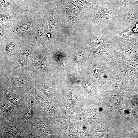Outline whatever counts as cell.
<instances>
[{
  "label": "cell",
  "mask_w": 138,
  "mask_h": 138,
  "mask_svg": "<svg viewBox=\"0 0 138 138\" xmlns=\"http://www.w3.org/2000/svg\"><path fill=\"white\" fill-rule=\"evenodd\" d=\"M134 25L129 26L122 30L116 32L113 35L116 37L126 38L137 37L138 35L134 32L133 30Z\"/></svg>",
  "instance_id": "cell-5"
},
{
  "label": "cell",
  "mask_w": 138,
  "mask_h": 138,
  "mask_svg": "<svg viewBox=\"0 0 138 138\" xmlns=\"http://www.w3.org/2000/svg\"><path fill=\"white\" fill-rule=\"evenodd\" d=\"M72 2L80 7L89 9L94 6H98L96 3H93L84 0H70Z\"/></svg>",
  "instance_id": "cell-7"
},
{
  "label": "cell",
  "mask_w": 138,
  "mask_h": 138,
  "mask_svg": "<svg viewBox=\"0 0 138 138\" xmlns=\"http://www.w3.org/2000/svg\"><path fill=\"white\" fill-rule=\"evenodd\" d=\"M55 26V21L53 10L51 9L50 12L49 20V27L50 32H53Z\"/></svg>",
  "instance_id": "cell-9"
},
{
  "label": "cell",
  "mask_w": 138,
  "mask_h": 138,
  "mask_svg": "<svg viewBox=\"0 0 138 138\" xmlns=\"http://www.w3.org/2000/svg\"><path fill=\"white\" fill-rule=\"evenodd\" d=\"M66 16V24L68 26H71L78 24L86 19H88V16H82L77 13L66 8H65Z\"/></svg>",
  "instance_id": "cell-4"
},
{
  "label": "cell",
  "mask_w": 138,
  "mask_h": 138,
  "mask_svg": "<svg viewBox=\"0 0 138 138\" xmlns=\"http://www.w3.org/2000/svg\"><path fill=\"white\" fill-rule=\"evenodd\" d=\"M96 31L93 30L89 34L88 44L91 46H97L103 43L114 42L112 39L105 38Z\"/></svg>",
  "instance_id": "cell-3"
},
{
  "label": "cell",
  "mask_w": 138,
  "mask_h": 138,
  "mask_svg": "<svg viewBox=\"0 0 138 138\" xmlns=\"http://www.w3.org/2000/svg\"><path fill=\"white\" fill-rule=\"evenodd\" d=\"M122 23L124 29L138 22V6H130L121 10Z\"/></svg>",
  "instance_id": "cell-2"
},
{
  "label": "cell",
  "mask_w": 138,
  "mask_h": 138,
  "mask_svg": "<svg viewBox=\"0 0 138 138\" xmlns=\"http://www.w3.org/2000/svg\"><path fill=\"white\" fill-rule=\"evenodd\" d=\"M1 107L3 110L7 111H11L12 110V107L7 103H3L2 104Z\"/></svg>",
  "instance_id": "cell-14"
},
{
  "label": "cell",
  "mask_w": 138,
  "mask_h": 138,
  "mask_svg": "<svg viewBox=\"0 0 138 138\" xmlns=\"http://www.w3.org/2000/svg\"><path fill=\"white\" fill-rule=\"evenodd\" d=\"M28 52L26 51L23 52L21 54L19 58V61L21 63H23L26 62L28 57Z\"/></svg>",
  "instance_id": "cell-12"
},
{
  "label": "cell",
  "mask_w": 138,
  "mask_h": 138,
  "mask_svg": "<svg viewBox=\"0 0 138 138\" xmlns=\"http://www.w3.org/2000/svg\"><path fill=\"white\" fill-rule=\"evenodd\" d=\"M16 16L15 14L9 13L0 14V26H3L6 22Z\"/></svg>",
  "instance_id": "cell-8"
},
{
  "label": "cell",
  "mask_w": 138,
  "mask_h": 138,
  "mask_svg": "<svg viewBox=\"0 0 138 138\" xmlns=\"http://www.w3.org/2000/svg\"><path fill=\"white\" fill-rule=\"evenodd\" d=\"M88 15L89 18L97 25L106 34L113 35L124 29L122 23L121 10L109 6H97Z\"/></svg>",
  "instance_id": "cell-1"
},
{
  "label": "cell",
  "mask_w": 138,
  "mask_h": 138,
  "mask_svg": "<svg viewBox=\"0 0 138 138\" xmlns=\"http://www.w3.org/2000/svg\"><path fill=\"white\" fill-rule=\"evenodd\" d=\"M31 22H29L22 23L16 27V30L19 33L21 34L25 33L28 30L31 25Z\"/></svg>",
  "instance_id": "cell-10"
},
{
  "label": "cell",
  "mask_w": 138,
  "mask_h": 138,
  "mask_svg": "<svg viewBox=\"0 0 138 138\" xmlns=\"http://www.w3.org/2000/svg\"><path fill=\"white\" fill-rule=\"evenodd\" d=\"M15 46L13 43H10L8 44L6 47L7 50L8 51H13L15 49Z\"/></svg>",
  "instance_id": "cell-15"
},
{
  "label": "cell",
  "mask_w": 138,
  "mask_h": 138,
  "mask_svg": "<svg viewBox=\"0 0 138 138\" xmlns=\"http://www.w3.org/2000/svg\"><path fill=\"white\" fill-rule=\"evenodd\" d=\"M3 96L18 106L21 104L20 98L17 96L13 94L5 91L2 93Z\"/></svg>",
  "instance_id": "cell-6"
},
{
  "label": "cell",
  "mask_w": 138,
  "mask_h": 138,
  "mask_svg": "<svg viewBox=\"0 0 138 138\" xmlns=\"http://www.w3.org/2000/svg\"><path fill=\"white\" fill-rule=\"evenodd\" d=\"M3 26H0V39H1L4 35V27Z\"/></svg>",
  "instance_id": "cell-17"
},
{
  "label": "cell",
  "mask_w": 138,
  "mask_h": 138,
  "mask_svg": "<svg viewBox=\"0 0 138 138\" xmlns=\"http://www.w3.org/2000/svg\"><path fill=\"white\" fill-rule=\"evenodd\" d=\"M31 110L30 109H28L25 111L24 114V116L25 119H28L29 118L30 116Z\"/></svg>",
  "instance_id": "cell-16"
},
{
  "label": "cell",
  "mask_w": 138,
  "mask_h": 138,
  "mask_svg": "<svg viewBox=\"0 0 138 138\" xmlns=\"http://www.w3.org/2000/svg\"><path fill=\"white\" fill-rule=\"evenodd\" d=\"M12 4L11 0H1V6L3 7H7Z\"/></svg>",
  "instance_id": "cell-13"
},
{
  "label": "cell",
  "mask_w": 138,
  "mask_h": 138,
  "mask_svg": "<svg viewBox=\"0 0 138 138\" xmlns=\"http://www.w3.org/2000/svg\"><path fill=\"white\" fill-rule=\"evenodd\" d=\"M44 31L43 26H41L39 27L36 32V37L38 39L41 38L44 34Z\"/></svg>",
  "instance_id": "cell-11"
}]
</instances>
